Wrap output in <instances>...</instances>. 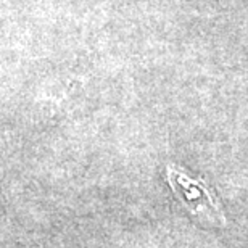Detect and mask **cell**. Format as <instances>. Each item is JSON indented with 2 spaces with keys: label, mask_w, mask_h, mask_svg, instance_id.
<instances>
[{
  "label": "cell",
  "mask_w": 248,
  "mask_h": 248,
  "mask_svg": "<svg viewBox=\"0 0 248 248\" xmlns=\"http://www.w3.org/2000/svg\"><path fill=\"white\" fill-rule=\"evenodd\" d=\"M170 181L172 188L179 193L177 197H181L192 211L206 213L210 216H213L217 211L215 198L208 193V190L202 184L187 179V177L172 170L170 171Z\"/></svg>",
  "instance_id": "cell-1"
}]
</instances>
